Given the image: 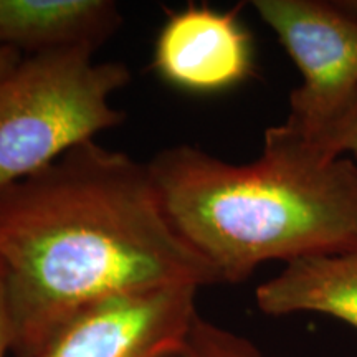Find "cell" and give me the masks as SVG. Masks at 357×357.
Wrapping results in <instances>:
<instances>
[{
  "instance_id": "obj_1",
  "label": "cell",
  "mask_w": 357,
  "mask_h": 357,
  "mask_svg": "<svg viewBox=\"0 0 357 357\" xmlns=\"http://www.w3.org/2000/svg\"><path fill=\"white\" fill-rule=\"evenodd\" d=\"M0 260L15 357L106 298L220 284L174 229L149 164L95 141L0 190Z\"/></svg>"
},
{
  "instance_id": "obj_2",
  "label": "cell",
  "mask_w": 357,
  "mask_h": 357,
  "mask_svg": "<svg viewBox=\"0 0 357 357\" xmlns=\"http://www.w3.org/2000/svg\"><path fill=\"white\" fill-rule=\"evenodd\" d=\"M149 169L174 229L220 283H242L266 261L357 248L354 160L326 155L287 123L266 129L250 164L184 144Z\"/></svg>"
},
{
  "instance_id": "obj_3",
  "label": "cell",
  "mask_w": 357,
  "mask_h": 357,
  "mask_svg": "<svg viewBox=\"0 0 357 357\" xmlns=\"http://www.w3.org/2000/svg\"><path fill=\"white\" fill-rule=\"evenodd\" d=\"M95 52L71 47L30 55L0 83V190L124 121L109 98L131 73L118 61L95 63Z\"/></svg>"
},
{
  "instance_id": "obj_4",
  "label": "cell",
  "mask_w": 357,
  "mask_h": 357,
  "mask_svg": "<svg viewBox=\"0 0 357 357\" xmlns=\"http://www.w3.org/2000/svg\"><path fill=\"white\" fill-rule=\"evenodd\" d=\"M252 7L301 75L284 123L303 136H314L357 95V15L341 0H255Z\"/></svg>"
},
{
  "instance_id": "obj_5",
  "label": "cell",
  "mask_w": 357,
  "mask_h": 357,
  "mask_svg": "<svg viewBox=\"0 0 357 357\" xmlns=\"http://www.w3.org/2000/svg\"><path fill=\"white\" fill-rule=\"evenodd\" d=\"M197 287L169 284L83 307L22 357H178L195 316Z\"/></svg>"
},
{
  "instance_id": "obj_6",
  "label": "cell",
  "mask_w": 357,
  "mask_h": 357,
  "mask_svg": "<svg viewBox=\"0 0 357 357\" xmlns=\"http://www.w3.org/2000/svg\"><path fill=\"white\" fill-rule=\"evenodd\" d=\"M153 68L164 82L189 93H218L253 73V43L229 12L189 6L164 22L154 47Z\"/></svg>"
},
{
  "instance_id": "obj_7",
  "label": "cell",
  "mask_w": 357,
  "mask_h": 357,
  "mask_svg": "<svg viewBox=\"0 0 357 357\" xmlns=\"http://www.w3.org/2000/svg\"><path fill=\"white\" fill-rule=\"evenodd\" d=\"M123 24L111 0H0V47L37 53L100 48Z\"/></svg>"
},
{
  "instance_id": "obj_8",
  "label": "cell",
  "mask_w": 357,
  "mask_h": 357,
  "mask_svg": "<svg viewBox=\"0 0 357 357\" xmlns=\"http://www.w3.org/2000/svg\"><path fill=\"white\" fill-rule=\"evenodd\" d=\"M255 301L268 316L318 312L357 329V248L284 263L257 288Z\"/></svg>"
},
{
  "instance_id": "obj_9",
  "label": "cell",
  "mask_w": 357,
  "mask_h": 357,
  "mask_svg": "<svg viewBox=\"0 0 357 357\" xmlns=\"http://www.w3.org/2000/svg\"><path fill=\"white\" fill-rule=\"evenodd\" d=\"M178 357H268L255 342L195 316Z\"/></svg>"
},
{
  "instance_id": "obj_10",
  "label": "cell",
  "mask_w": 357,
  "mask_h": 357,
  "mask_svg": "<svg viewBox=\"0 0 357 357\" xmlns=\"http://www.w3.org/2000/svg\"><path fill=\"white\" fill-rule=\"evenodd\" d=\"M306 139L331 158H346V154L357 158V95L344 113Z\"/></svg>"
},
{
  "instance_id": "obj_11",
  "label": "cell",
  "mask_w": 357,
  "mask_h": 357,
  "mask_svg": "<svg viewBox=\"0 0 357 357\" xmlns=\"http://www.w3.org/2000/svg\"><path fill=\"white\" fill-rule=\"evenodd\" d=\"M13 347V333L10 312H8L7 289H6V270L0 260V357H6L12 352Z\"/></svg>"
},
{
  "instance_id": "obj_12",
  "label": "cell",
  "mask_w": 357,
  "mask_h": 357,
  "mask_svg": "<svg viewBox=\"0 0 357 357\" xmlns=\"http://www.w3.org/2000/svg\"><path fill=\"white\" fill-rule=\"evenodd\" d=\"M22 61V53L13 48L0 47V83L6 79Z\"/></svg>"
},
{
  "instance_id": "obj_13",
  "label": "cell",
  "mask_w": 357,
  "mask_h": 357,
  "mask_svg": "<svg viewBox=\"0 0 357 357\" xmlns=\"http://www.w3.org/2000/svg\"><path fill=\"white\" fill-rule=\"evenodd\" d=\"M342 6H344L346 8H349V10L352 13H356L357 15V0H341Z\"/></svg>"
}]
</instances>
